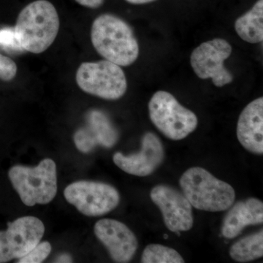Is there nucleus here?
Returning <instances> with one entry per match:
<instances>
[{
  "label": "nucleus",
  "instance_id": "f257e3e1",
  "mask_svg": "<svg viewBox=\"0 0 263 263\" xmlns=\"http://www.w3.org/2000/svg\"><path fill=\"white\" fill-rule=\"evenodd\" d=\"M91 41L100 56L120 67L133 65L139 56V45L133 29L114 15L105 13L95 19Z\"/></svg>",
  "mask_w": 263,
  "mask_h": 263
},
{
  "label": "nucleus",
  "instance_id": "f03ea898",
  "mask_svg": "<svg viewBox=\"0 0 263 263\" xmlns=\"http://www.w3.org/2000/svg\"><path fill=\"white\" fill-rule=\"evenodd\" d=\"M60 26V18L53 5L47 0H37L20 12L13 29L21 48L37 54L53 44Z\"/></svg>",
  "mask_w": 263,
  "mask_h": 263
},
{
  "label": "nucleus",
  "instance_id": "7ed1b4c3",
  "mask_svg": "<svg viewBox=\"0 0 263 263\" xmlns=\"http://www.w3.org/2000/svg\"><path fill=\"white\" fill-rule=\"evenodd\" d=\"M179 183L192 206L198 210L224 212L234 203L235 192L233 186L202 167H190L183 173Z\"/></svg>",
  "mask_w": 263,
  "mask_h": 263
},
{
  "label": "nucleus",
  "instance_id": "20e7f679",
  "mask_svg": "<svg viewBox=\"0 0 263 263\" xmlns=\"http://www.w3.org/2000/svg\"><path fill=\"white\" fill-rule=\"evenodd\" d=\"M8 176L21 200L27 206L49 203L56 197L57 166L51 159H45L34 167L13 166Z\"/></svg>",
  "mask_w": 263,
  "mask_h": 263
},
{
  "label": "nucleus",
  "instance_id": "39448f33",
  "mask_svg": "<svg viewBox=\"0 0 263 263\" xmlns=\"http://www.w3.org/2000/svg\"><path fill=\"white\" fill-rule=\"evenodd\" d=\"M148 113L154 125L173 141L184 139L196 129L198 124L195 114L165 91L154 94L148 103Z\"/></svg>",
  "mask_w": 263,
  "mask_h": 263
},
{
  "label": "nucleus",
  "instance_id": "423d86ee",
  "mask_svg": "<svg viewBox=\"0 0 263 263\" xmlns=\"http://www.w3.org/2000/svg\"><path fill=\"white\" fill-rule=\"evenodd\" d=\"M76 79L84 92L104 100H119L127 89L124 71L120 66L108 60L84 62L76 72Z\"/></svg>",
  "mask_w": 263,
  "mask_h": 263
},
{
  "label": "nucleus",
  "instance_id": "0eeeda50",
  "mask_svg": "<svg viewBox=\"0 0 263 263\" xmlns=\"http://www.w3.org/2000/svg\"><path fill=\"white\" fill-rule=\"evenodd\" d=\"M69 203L84 215L100 216L112 212L120 202L117 189L98 181H79L71 183L64 191Z\"/></svg>",
  "mask_w": 263,
  "mask_h": 263
},
{
  "label": "nucleus",
  "instance_id": "6e6552de",
  "mask_svg": "<svg viewBox=\"0 0 263 263\" xmlns=\"http://www.w3.org/2000/svg\"><path fill=\"white\" fill-rule=\"evenodd\" d=\"M231 45L226 40L215 38L202 43L195 48L190 63L197 77L211 79L216 87H222L233 81V76L224 67V62L231 55Z\"/></svg>",
  "mask_w": 263,
  "mask_h": 263
},
{
  "label": "nucleus",
  "instance_id": "1a4fd4ad",
  "mask_svg": "<svg viewBox=\"0 0 263 263\" xmlns=\"http://www.w3.org/2000/svg\"><path fill=\"white\" fill-rule=\"evenodd\" d=\"M43 221L34 216H24L0 231V263L20 259L41 242L44 235Z\"/></svg>",
  "mask_w": 263,
  "mask_h": 263
},
{
  "label": "nucleus",
  "instance_id": "9d476101",
  "mask_svg": "<svg viewBox=\"0 0 263 263\" xmlns=\"http://www.w3.org/2000/svg\"><path fill=\"white\" fill-rule=\"evenodd\" d=\"M150 197L160 209L167 229L177 233L193 228V206L183 193L167 185L160 184L152 189Z\"/></svg>",
  "mask_w": 263,
  "mask_h": 263
},
{
  "label": "nucleus",
  "instance_id": "9b49d317",
  "mask_svg": "<svg viewBox=\"0 0 263 263\" xmlns=\"http://www.w3.org/2000/svg\"><path fill=\"white\" fill-rule=\"evenodd\" d=\"M165 154L162 142L153 133H146L142 138L141 149L128 156L117 152L113 156L116 165L128 174L146 177L163 162Z\"/></svg>",
  "mask_w": 263,
  "mask_h": 263
},
{
  "label": "nucleus",
  "instance_id": "f8f14e48",
  "mask_svg": "<svg viewBox=\"0 0 263 263\" xmlns=\"http://www.w3.org/2000/svg\"><path fill=\"white\" fill-rule=\"evenodd\" d=\"M119 134L110 118L103 110L93 109L86 115V125L74 134L76 148L82 153L92 152L97 146L110 148L119 141Z\"/></svg>",
  "mask_w": 263,
  "mask_h": 263
},
{
  "label": "nucleus",
  "instance_id": "ddd939ff",
  "mask_svg": "<svg viewBox=\"0 0 263 263\" xmlns=\"http://www.w3.org/2000/svg\"><path fill=\"white\" fill-rule=\"evenodd\" d=\"M95 234L108 249L116 262H129L134 257L138 243L136 235L124 223L111 219L97 221Z\"/></svg>",
  "mask_w": 263,
  "mask_h": 263
},
{
  "label": "nucleus",
  "instance_id": "4468645a",
  "mask_svg": "<svg viewBox=\"0 0 263 263\" xmlns=\"http://www.w3.org/2000/svg\"><path fill=\"white\" fill-rule=\"evenodd\" d=\"M240 145L255 155L263 154V98L251 102L242 110L236 128Z\"/></svg>",
  "mask_w": 263,
  "mask_h": 263
},
{
  "label": "nucleus",
  "instance_id": "2eb2a0df",
  "mask_svg": "<svg viewBox=\"0 0 263 263\" xmlns=\"http://www.w3.org/2000/svg\"><path fill=\"white\" fill-rule=\"evenodd\" d=\"M229 209L221 226V233L228 239L239 235L247 227L262 224L263 203L258 199L240 200Z\"/></svg>",
  "mask_w": 263,
  "mask_h": 263
},
{
  "label": "nucleus",
  "instance_id": "dca6fc26",
  "mask_svg": "<svg viewBox=\"0 0 263 263\" xmlns=\"http://www.w3.org/2000/svg\"><path fill=\"white\" fill-rule=\"evenodd\" d=\"M237 34L246 42L259 43L263 41V0H258L252 9L235 22Z\"/></svg>",
  "mask_w": 263,
  "mask_h": 263
},
{
  "label": "nucleus",
  "instance_id": "f3484780",
  "mask_svg": "<svg viewBox=\"0 0 263 263\" xmlns=\"http://www.w3.org/2000/svg\"><path fill=\"white\" fill-rule=\"evenodd\" d=\"M230 256L238 262H248L263 256V231L240 238L231 246Z\"/></svg>",
  "mask_w": 263,
  "mask_h": 263
},
{
  "label": "nucleus",
  "instance_id": "a211bd4d",
  "mask_svg": "<svg viewBox=\"0 0 263 263\" xmlns=\"http://www.w3.org/2000/svg\"><path fill=\"white\" fill-rule=\"evenodd\" d=\"M181 254L171 247L152 243L147 246L141 257L143 263H183Z\"/></svg>",
  "mask_w": 263,
  "mask_h": 263
},
{
  "label": "nucleus",
  "instance_id": "6ab92c4d",
  "mask_svg": "<svg viewBox=\"0 0 263 263\" xmlns=\"http://www.w3.org/2000/svg\"><path fill=\"white\" fill-rule=\"evenodd\" d=\"M51 252V245L49 242H40L25 256L18 259V263H41L43 262Z\"/></svg>",
  "mask_w": 263,
  "mask_h": 263
},
{
  "label": "nucleus",
  "instance_id": "aec40b11",
  "mask_svg": "<svg viewBox=\"0 0 263 263\" xmlns=\"http://www.w3.org/2000/svg\"><path fill=\"white\" fill-rule=\"evenodd\" d=\"M16 64L12 59L0 53V79L3 81L13 80L17 74Z\"/></svg>",
  "mask_w": 263,
  "mask_h": 263
},
{
  "label": "nucleus",
  "instance_id": "412c9836",
  "mask_svg": "<svg viewBox=\"0 0 263 263\" xmlns=\"http://www.w3.org/2000/svg\"><path fill=\"white\" fill-rule=\"evenodd\" d=\"M0 46L8 49L22 50L17 41L14 29L5 28L0 29Z\"/></svg>",
  "mask_w": 263,
  "mask_h": 263
},
{
  "label": "nucleus",
  "instance_id": "4be33fe9",
  "mask_svg": "<svg viewBox=\"0 0 263 263\" xmlns=\"http://www.w3.org/2000/svg\"><path fill=\"white\" fill-rule=\"evenodd\" d=\"M76 1L82 6L95 9L102 6L105 0H76Z\"/></svg>",
  "mask_w": 263,
  "mask_h": 263
},
{
  "label": "nucleus",
  "instance_id": "5701e85b",
  "mask_svg": "<svg viewBox=\"0 0 263 263\" xmlns=\"http://www.w3.org/2000/svg\"><path fill=\"white\" fill-rule=\"evenodd\" d=\"M56 262H72V257L69 254H63L57 257Z\"/></svg>",
  "mask_w": 263,
  "mask_h": 263
},
{
  "label": "nucleus",
  "instance_id": "b1692460",
  "mask_svg": "<svg viewBox=\"0 0 263 263\" xmlns=\"http://www.w3.org/2000/svg\"><path fill=\"white\" fill-rule=\"evenodd\" d=\"M127 3L133 5H143L147 4V3H152L155 0H126Z\"/></svg>",
  "mask_w": 263,
  "mask_h": 263
},
{
  "label": "nucleus",
  "instance_id": "393cba45",
  "mask_svg": "<svg viewBox=\"0 0 263 263\" xmlns=\"http://www.w3.org/2000/svg\"><path fill=\"white\" fill-rule=\"evenodd\" d=\"M164 238H167V235H164Z\"/></svg>",
  "mask_w": 263,
  "mask_h": 263
}]
</instances>
